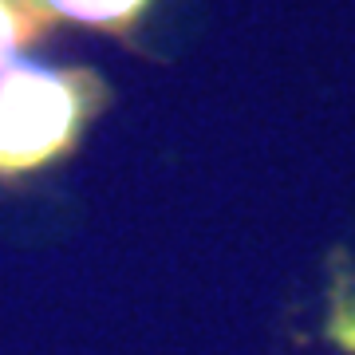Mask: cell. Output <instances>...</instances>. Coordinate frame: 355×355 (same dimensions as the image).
<instances>
[{"mask_svg":"<svg viewBox=\"0 0 355 355\" xmlns=\"http://www.w3.org/2000/svg\"><path fill=\"white\" fill-rule=\"evenodd\" d=\"M103 107L107 83L91 67L0 64V186L64 162Z\"/></svg>","mask_w":355,"mask_h":355,"instance_id":"6da1fadb","label":"cell"},{"mask_svg":"<svg viewBox=\"0 0 355 355\" xmlns=\"http://www.w3.org/2000/svg\"><path fill=\"white\" fill-rule=\"evenodd\" d=\"M28 8L44 20H71V24L95 28V32H111V36H130L142 24V16L150 12L154 0H24Z\"/></svg>","mask_w":355,"mask_h":355,"instance_id":"7a4b0ae2","label":"cell"},{"mask_svg":"<svg viewBox=\"0 0 355 355\" xmlns=\"http://www.w3.org/2000/svg\"><path fill=\"white\" fill-rule=\"evenodd\" d=\"M44 32H48V24L28 8L24 0H0V64H8L16 51H24Z\"/></svg>","mask_w":355,"mask_h":355,"instance_id":"3957f363","label":"cell"},{"mask_svg":"<svg viewBox=\"0 0 355 355\" xmlns=\"http://www.w3.org/2000/svg\"><path fill=\"white\" fill-rule=\"evenodd\" d=\"M324 331H328V340L336 343L340 352L355 355V292H336Z\"/></svg>","mask_w":355,"mask_h":355,"instance_id":"277c9868","label":"cell"}]
</instances>
